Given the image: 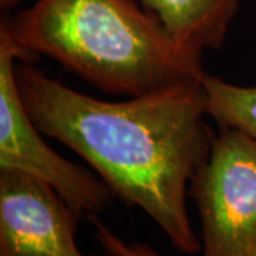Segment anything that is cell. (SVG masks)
I'll list each match as a JSON object with an SVG mask.
<instances>
[{
  "mask_svg": "<svg viewBox=\"0 0 256 256\" xmlns=\"http://www.w3.org/2000/svg\"><path fill=\"white\" fill-rule=\"evenodd\" d=\"M24 108L37 128L72 148L124 201L142 210L186 255L201 250L186 208L188 186L208 160L201 80H188L126 101L92 98L16 64Z\"/></svg>",
  "mask_w": 256,
  "mask_h": 256,
  "instance_id": "1",
  "label": "cell"
},
{
  "mask_svg": "<svg viewBox=\"0 0 256 256\" xmlns=\"http://www.w3.org/2000/svg\"><path fill=\"white\" fill-rule=\"evenodd\" d=\"M18 58L44 54L102 92L137 97L204 77L202 53L180 44L137 0H36L2 20Z\"/></svg>",
  "mask_w": 256,
  "mask_h": 256,
  "instance_id": "2",
  "label": "cell"
},
{
  "mask_svg": "<svg viewBox=\"0 0 256 256\" xmlns=\"http://www.w3.org/2000/svg\"><path fill=\"white\" fill-rule=\"evenodd\" d=\"M190 194L202 229V256H256V141L220 128Z\"/></svg>",
  "mask_w": 256,
  "mask_h": 256,
  "instance_id": "3",
  "label": "cell"
},
{
  "mask_svg": "<svg viewBox=\"0 0 256 256\" xmlns=\"http://www.w3.org/2000/svg\"><path fill=\"white\" fill-rule=\"evenodd\" d=\"M16 60V50L0 36V170L22 171L52 185L78 216L100 212L112 191L102 180L58 156L43 140L20 97Z\"/></svg>",
  "mask_w": 256,
  "mask_h": 256,
  "instance_id": "4",
  "label": "cell"
},
{
  "mask_svg": "<svg viewBox=\"0 0 256 256\" xmlns=\"http://www.w3.org/2000/svg\"><path fill=\"white\" fill-rule=\"evenodd\" d=\"M77 220L52 185L0 170V256H86L76 240Z\"/></svg>",
  "mask_w": 256,
  "mask_h": 256,
  "instance_id": "5",
  "label": "cell"
},
{
  "mask_svg": "<svg viewBox=\"0 0 256 256\" xmlns=\"http://www.w3.org/2000/svg\"><path fill=\"white\" fill-rule=\"evenodd\" d=\"M162 22L175 40L202 53L220 50L240 0H138Z\"/></svg>",
  "mask_w": 256,
  "mask_h": 256,
  "instance_id": "6",
  "label": "cell"
},
{
  "mask_svg": "<svg viewBox=\"0 0 256 256\" xmlns=\"http://www.w3.org/2000/svg\"><path fill=\"white\" fill-rule=\"evenodd\" d=\"M206 112L220 128H230L256 141V86L242 87L204 74Z\"/></svg>",
  "mask_w": 256,
  "mask_h": 256,
  "instance_id": "7",
  "label": "cell"
},
{
  "mask_svg": "<svg viewBox=\"0 0 256 256\" xmlns=\"http://www.w3.org/2000/svg\"><path fill=\"white\" fill-rule=\"evenodd\" d=\"M94 226V236L101 248H107L114 252H117L121 256H164L156 250L154 248L146 244H137V242H126L122 238H120L116 232H112L106 224H102L96 214L88 215Z\"/></svg>",
  "mask_w": 256,
  "mask_h": 256,
  "instance_id": "8",
  "label": "cell"
},
{
  "mask_svg": "<svg viewBox=\"0 0 256 256\" xmlns=\"http://www.w3.org/2000/svg\"><path fill=\"white\" fill-rule=\"evenodd\" d=\"M22 0H0V6L3 10H10L16 8Z\"/></svg>",
  "mask_w": 256,
  "mask_h": 256,
  "instance_id": "9",
  "label": "cell"
},
{
  "mask_svg": "<svg viewBox=\"0 0 256 256\" xmlns=\"http://www.w3.org/2000/svg\"><path fill=\"white\" fill-rule=\"evenodd\" d=\"M101 256H121V255H118L117 252H114V250H111V249L102 248V255Z\"/></svg>",
  "mask_w": 256,
  "mask_h": 256,
  "instance_id": "10",
  "label": "cell"
}]
</instances>
